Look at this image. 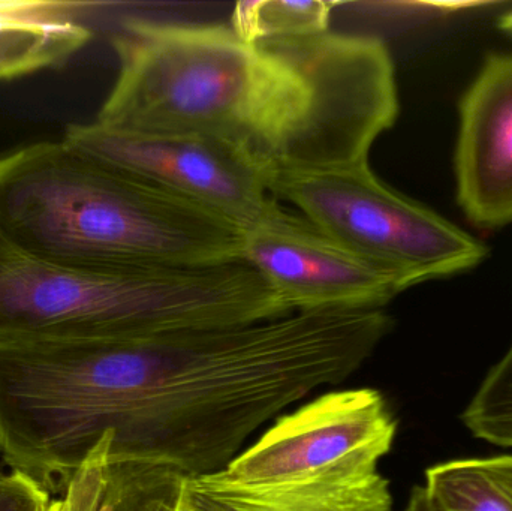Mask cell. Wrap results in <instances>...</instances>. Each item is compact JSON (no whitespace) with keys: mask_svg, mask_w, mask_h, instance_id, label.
<instances>
[{"mask_svg":"<svg viewBox=\"0 0 512 511\" xmlns=\"http://www.w3.org/2000/svg\"><path fill=\"white\" fill-rule=\"evenodd\" d=\"M393 324L325 309L144 338L0 335V458L51 494L104 435L122 458L219 473L286 408L357 372Z\"/></svg>","mask_w":512,"mask_h":511,"instance_id":"cell-1","label":"cell"},{"mask_svg":"<svg viewBox=\"0 0 512 511\" xmlns=\"http://www.w3.org/2000/svg\"><path fill=\"white\" fill-rule=\"evenodd\" d=\"M95 122L242 150L268 174L367 161L400 113L393 57L369 35L246 42L230 24L123 18Z\"/></svg>","mask_w":512,"mask_h":511,"instance_id":"cell-2","label":"cell"},{"mask_svg":"<svg viewBox=\"0 0 512 511\" xmlns=\"http://www.w3.org/2000/svg\"><path fill=\"white\" fill-rule=\"evenodd\" d=\"M0 230L39 260L92 275L240 261L243 230L60 141L0 158Z\"/></svg>","mask_w":512,"mask_h":511,"instance_id":"cell-3","label":"cell"},{"mask_svg":"<svg viewBox=\"0 0 512 511\" xmlns=\"http://www.w3.org/2000/svg\"><path fill=\"white\" fill-rule=\"evenodd\" d=\"M279 314L270 285L243 261L92 275L39 260L0 230V333L144 338Z\"/></svg>","mask_w":512,"mask_h":511,"instance_id":"cell-4","label":"cell"},{"mask_svg":"<svg viewBox=\"0 0 512 511\" xmlns=\"http://www.w3.org/2000/svg\"><path fill=\"white\" fill-rule=\"evenodd\" d=\"M270 192L340 245L396 273L409 288L462 275L489 257L477 237L385 185L370 170L369 159L279 171L270 177Z\"/></svg>","mask_w":512,"mask_h":511,"instance_id":"cell-5","label":"cell"},{"mask_svg":"<svg viewBox=\"0 0 512 511\" xmlns=\"http://www.w3.org/2000/svg\"><path fill=\"white\" fill-rule=\"evenodd\" d=\"M397 422L375 389L324 393L276 422L224 470L237 486H282L378 473Z\"/></svg>","mask_w":512,"mask_h":511,"instance_id":"cell-6","label":"cell"},{"mask_svg":"<svg viewBox=\"0 0 512 511\" xmlns=\"http://www.w3.org/2000/svg\"><path fill=\"white\" fill-rule=\"evenodd\" d=\"M63 143L138 182L204 207L243 231L273 212L268 174L230 144L191 135L132 134L74 123Z\"/></svg>","mask_w":512,"mask_h":511,"instance_id":"cell-7","label":"cell"},{"mask_svg":"<svg viewBox=\"0 0 512 511\" xmlns=\"http://www.w3.org/2000/svg\"><path fill=\"white\" fill-rule=\"evenodd\" d=\"M240 261L270 285L291 312L384 309L408 290L388 272L277 206L243 231Z\"/></svg>","mask_w":512,"mask_h":511,"instance_id":"cell-8","label":"cell"},{"mask_svg":"<svg viewBox=\"0 0 512 511\" xmlns=\"http://www.w3.org/2000/svg\"><path fill=\"white\" fill-rule=\"evenodd\" d=\"M454 173L471 224H512V53L490 54L460 99Z\"/></svg>","mask_w":512,"mask_h":511,"instance_id":"cell-9","label":"cell"},{"mask_svg":"<svg viewBox=\"0 0 512 511\" xmlns=\"http://www.w3.org/2000/svg\"><path fill=\"white\" fill-rule=\"evenodd\" d=\"M381 473L282 486H237L213 474L186 480L179 511H391Z\"/></svg>","mask_w":512,"mask_h":511,"instance_id":"cell-10","label":"cell"},{"mask_svg":"<svg viewBox=\"0 0 512 511\" xmlns=\"http://www.w3.org/2000/svg\"><path fill=\"white\" fill-rule=\"evenodd\" d=\"M186 480L168 465L116 455L104 435L63 489L59 511H179Z\"/></svg>","mask_w":512,"mask_h":511,"instance_id":"cell-11","label":"cell"},{"mask_svg":"<svg viewBox=\"0 0 512 511\" xmlns=\"http://www.w3.org/2000/svg\"><path fill=\"white\" fill-rule=\"evenodd\" d=\"M99 3L0 0V80L54 68L92 39L78 15Z\"/></svg>","mask_w":512,"mask_h":511,"instance_id":"cell-12","label":"cell"},{"mask_svg":"<svg viewBox=\"0 0 512 511\" xmlns=\"http://www.w3.org/2000/svg\"><path fill=\"white\" fill-rule=\"evenodd\" d=\"M424 489L439 511H512V455L442 462Z\"/></svg>","mask_w":512,"mask_h":511,"instance_id":"cell-13","label":"cell"},{"mask_svg":"<svg viewBox=\"0 0 512 511\" xmlns=\"http://www.w3.org/2000/svg\"><path fill=\"white\" fill-rule=\"evenodd\" d=\"M333 3L324 0H243L234 6L231 29L246 42L303 38L330 32Z\"/></svg>","mask_w":512,"mask_h":511,"instance_id":"cell-14","label":"cell"},{"mask_svg":"<svg viewBox=\"0 0 512 511\" xmlns=\"http://www.w3.org/2000/svg\"><path fill=\"white\" fill-rule=\"evenodd\" d=\"M462 420L474 437L512 449V344L478 387Z\"/></svg>","mask_w":512,"mask_h":511,"instance_id":"cell-15","label":"cell"},{"mask_svg":"<svg viewBox=\"0 0 512 511\" xmlns=\"http://www.w3.org/2000/svg\"><path fill=\"white\" fill-rule=\"evenodd\" d=\"M54 501L24 474L0 471V511H50Z\"/></svg>","mask_w":512,"mask_h":511,"instance_id":"cell-16","label":"cell"},{"mask_svg":"<svg viewBox=\"0 0 512 511\" xmlns=\"http://www.w3.org/2000/svg\"><path fill=\"white\" fill-rule=\"evenodd\" d=\"M405 511H439L436 509L433 501L430 500L429 495H427L426 489L424 486H417L414 488V491L411 492V497H409L408 506H406Z\"/></svg>","mask_w":512,"mask_h":511,"instance_id":"cell-17","label":"cell"},{"mask_svg":"<svg viewBox=\"0 0 512 511\" xmlns=\"http://www.w3.org/2000/svg\"><path fill=\"white\" fill-rule=\"evenodd\" d=\"M498 27L502 32L512 36V11L505 12L498 20Z\"/></svg>","mask_w":512,"mask_h":511,"instance_id":"cell-18","label":"cell"},{"mask_svg":"<svg viewBox=\"0 0 512 511\" xmlns=\"http://www.w3.org/2000/svg\"><path fill=\"white\" fill-rule=\"evenodd\" d=\"M50 511H59V500H54L53 506H51Z\"/></svg>","mask_w":512,"mask_h":511,"instance_id":"cell-19","label":"cell"}]
</instances>
